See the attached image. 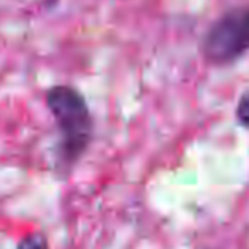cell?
<instances>
[{
  "label": "cell",
  "mask_w": 249,
  "mask_h": 249,
  "mask_svg": "<svg viewBox=\"0 0 249 249\" xmlns=\"http://www.w3.org/2000/svg\"><path fill=\"white\" fill-rule=\"evenodd\" d=\"M235 120L242 128L249 130V89L239 97L235 106Z\"/></svg>",
  "instance_id": "277c9868"
},
{
  "label": "cell",
  "mask_w": 249,
  "mask_h": 249,
  "mask_svg": "<svg viewBox=\"0 0 249 249\" xmlns=\"http://www.w3.org/2000/svg\"><path fill=\"white\" fill-rule=\"evenodd\" d=\"M249 52V5L225 11L205 33L201 55L208 65L227 67Z\"/></svg>",
  "instance_id": "7a4b0ae2"
},
{
  "label": "cell",
  "mask_w": 249,
  "mask_h": 249,
  "mask_svg": "<svg viewBox=\"0 0 249 249\" xmlns=\"http://www.w3.org/2000/svg\"><path fill=\"white\" fill-rule=\"evenodd\" d=\"M45 101L60 133L55 171L58 178H67L90 147L94 137L92 114L84 94L67 84L50 87Z\"/></svg>",
  "instance_id": "6da1fadb"
},
{
  "label": "cell",
  "mask_w": 249,
  "mask_h": 249,
  "mask_svg": "<svg viewBox=\"0 0 249 249\" xmlns=\"http://www.w3.org/2000/svg\"><path fill=\"white\" fill-rule=\"evenodd\" d=\"M16 249H50L48 239L45 237V234L41 232H33L28 234L19 241L18 248Z\"/></svg>",
  "instance_id": "3957f363"
}]
</instances>
